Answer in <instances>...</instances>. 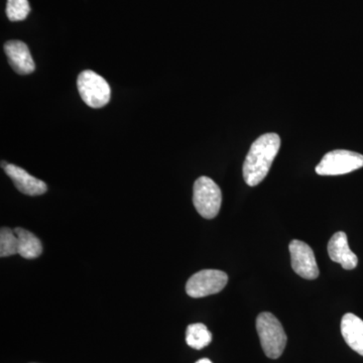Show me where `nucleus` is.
I'll return each instance as SVG.
<instances>
[{
    "label": "nucleus",
    "mask_w": 363,
    "mask_h": 363,
    "mask_svg": "<svg viewBox=\"0 0 363 363\" xmlns=\"http://www.w3.org/2000/svg\"><path fill=\"white\" fill-rule=\"evenodd\" d=\"M279 147L281 138L277 133L262 135L252 143L243 164V178L248 186L255 187L266 179Z\"/></svg>",
    "instance_id": "1"
},
{
    "label": "nucleus",
    "mask_w": 363,
    "mask_h": 363,
    "mask_svg": "<svg viewBox=\"0 0 363 363\" xmlns=\"http://www.w3.org/2000/svg\"><path fill=\"white\" fill-rule=\"evenodd\" d=\"M257 330L267 357L272 359L281 357L286 344V335L281 322L272 313H262L257 319Z\"/></svg>",
    "instance_id": "2"
},
{
    "label": "nucleus",
    "mask_w": 363,
    "mask_h": 363,
    "mask_svg": "<svg viewBox=\"0 0 363 363\" xmlns=\"http://www.w3.org/2000/svg\"><path fill=\"white\" fill-rule=\"evenodd\" d=\"M222 203L220 188L212 179L200 177L193 187V204L203 218L213 219L219 213Z\"/></svg>",
    "instance_id": "3"
},
{
    "label": "nucleus",
    "mask_w": 363,
    "mask_h": 363,
    "mask_svg": "<svg viewBox=\"0 0 363 363\" xmlns=\"http://www.w3.org/2000/svg\"><path fill=\"white\" fill-rule=\"evenodd\" d=\"M77 86L79 94L83 101L92 108H101L111 101V86L104 77L95 72H81Z\"/></svg>",
    "instance_id": "4"
},
{
    "label": "nucleus",
    "mask_w": 363,
    "mask_h": 363,
    "mask_svg": "<svg viewBox=\"0 0 363 363\" xmlns=\"http://www.w3.org/2000/svg\"><path fill=\"white\" fill-rule=\"evenodd\" d=\"M363 167V156L358 152L336 150L327 152L316 167L320 176H339Z\"/></svg>",
    "instance_id": "5"
},
{
    "label": "nucleus",
    "mask_w": 363,
    "mask_h": 363,
    "mask_svg": "<svg viewBox=\"0 0 363 363\" xmlns=\"http://www.w3.org/2000/svg\"><path fill=\"white\" fill-rule=\"evenodd\" d=\"M228 281L224 272L203 269L196 272L186 284V292L191 298H203L221 292Z\"/></svg>",
    "instance_id": "6"
},
{
    "label": "nucleus",
    "mask_w": 363,
    "mask_h": 363,
    "mask_svg": "<svg viewBox=\"0 0 363 363\" xmlns=\"http://www.w3.org/2000/svg\"><path fill=\"white\" fill-rule=\"evenodd\" d=\"M291 262L294 272L306 279H315L319 277L316 259L312 248L300 240L290 243Z\"/></svg>",
    "instance_id": "7"
},
{
    "label": "nucleus",
    "mask_w": 363,
    "mask_h": 363,
    "mask_svg": "<svg viewBox=\"0 0 363 363\" xmlns=\"http://www.w3.org/2000/svg\"><path fill=\"white\" fill-rule=\"evenodd\" d=\"M9 65L20 75H28L35 71V62L30 55V49L21 40H9L4 45Z\"/></svg>",
    "instance_id": "8"
},
{
    "label": "nucleus",
    "mask_w": 363,
    "mask_h": 363,
    "mask_svg": "<svg viewBox=\"0 0 363 363\" xmlns=\"http://www.w3.org/2000/svg\"><path fill=\"white\" fill-rule=\"evenodd\" d=\"M6 175L13 182L14 186L23 194L28 196H40L47 192V184L33 177L20 167L9 164L4 168Z\"/></svg>",
    "instance_id": "9"
},
{
    "label": "nucleus",
    "mask_w": 363,
    "mask_h": 363,
    "mask_svg": "<svg viewBox=\"0 0 363 363\" xmlns=\"http://www.w3.org/2000/svg\"><path fill=\"white\" fill-rule=\"evenodd\" d=\"M327 248H328L330 259L340 264L344 269H353L357 267L358 264L357 255L350 250L347 235L342 231H339L332 236Z\"/></svg>",
    "instance_id": "10"
},
{
    "label": "nucleus",
    "mask_w": 363,
    "mask_h": 363,
    "mask_svg": "<svg viewBox=\"0 0 363 363\" xmlns=\"http://www.w3.org/2000/svg\"><path fill=\"white\" fill-rule=\"evenodd\" d=\"M341 333L351 350L363 357V321L357 315L347 313L341 320Z\"/></svg>",
    "instance_id": "11"
},
{
    "label": "nucleus",
    "mask_w": 363,
    "mask_h": 363,
    "mask_svg": "<svg viewBox=\"0 0 363 363\" xmlns=\"http://www.w3.org/2000/svg\"><path fill=\"white\" fill-rule=\"evenodd\" d=\"M16 236L18 238V255L26 259H33L39 257L43 253L42 242L35 234L26 229H14Z\"/></svg>",
    "instance_id": "12"
},
{
    "label": "nucleus",
    "mask_w": 363,
    "mask_h": 363,
    "mask_svg": "<svg viewBox=\"0 0 363 363\" xmlns=\"http://www.w3.org/2000/svg\"><path fill=\"white\" fill-rule=\"evenodd\" d=\"M212 341L211 332L202 323L189 325L186 330V342L194 350H203Z\"/></svg>",
    "instance_id": "13"
},
{
    "label": "nucleus",
    "mask_w": 363,
    "mask_h": 363,
    "mask_svg": "<svg viewBox=\"0 0 363 363\" xmlns=\"http://www.w3.org/2000/svg\"><path fill=\"white\" fill-rule=\"evenodd\" d=\"M18 255V238L14 230L2 227L0 230V257Z\"/></svg>",
    "instance_id": "14"
},
{
    "label": "nucleus",
    "mask_w": 363,
    "mask_h": 363,
    "mask_svg": "<svg viewBox=\"0 0 363 363\" xmlns=\"http://www.w3.org/2000/svg\"><path fill=\"white\" fill-rule=\"evenodd\" d=\"M30 11L28 0H7L6 16L11 21H21Z\"/></svg>",
    "instance_id": "15"
},
{
    "label": "nucleus",
    "mask_w": 363,
    "mask_h": 363,
    "mask_svg": "<svg viewBox=\"0 0 363 363\" xmlns=\"http://www.w3.org/2000/svg\"><path fill=\"white\" fill-rule=\"evenodd\" d=\"M196 363H212L211 360L208 359V358H202V359L198 360Z\"/></svg>",
    "instance_id": "16"
}]
</instances>
